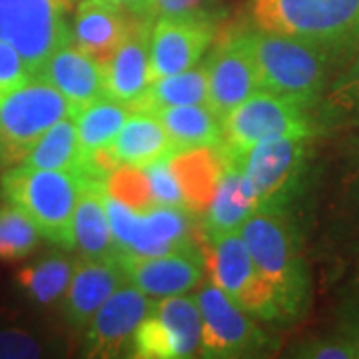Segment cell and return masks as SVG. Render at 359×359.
I'll return each mask as SVG.
<instances>
[{"label":"cell","mask_w":359,"mask_h":359,"mask_svg":"<svg viewBox=\"0 0 359 359\" xmlns=\"http://www.w3.org/2000/svg\"><path fill=\"white\" fill-rule=\"evenodd\" d=\"M205 271L231 302L259 320H278L280 309L266 278L256 268L240 231L205 236Z\"/></svg>","instance_id":"obj_9"},{"label":"cell","mask_w":359,"mask_h":359,"mask_svg":"<svg viewBox=\"0 0 359 359\" xmlns=\"http://www.w3.org/2000/svg\"><path fill=\"white\" fill-rule=\"evenodd\" d=\"M250 20L316 44L337 62L359 44V0H252Z\"/></svg>","instance_id":"obj_2"},{"label":"cell","mask_w":359,"mask_h":359,"mask_svg":"<svg viewBox=\"0 0 359 359\" xmlns=\"http://www.w3.org/2000/svg\"><path fill=\"white\" fill-rule=\"evenodd\" d=\"M218 18L158 16L150 28V82L194 68L216 39Z\"/></svg>","instance_id":"obj_12"},{"label":"cell","mask_w":359,"mask_h":359,"mask_svg":"<svg viewBox=\"0 0 359 359\" xmlns=\"http://www.w3.org/2000/svg\"><path fill=\"white\" fill-rule=\"evenodd\" d=\"M126 282L150 297L180 295L202 283L205 273L204 254L180 250L162 256H118Z\"/></svg>","instance_id":"obj_13"},{"label":"cell","mask_w":359,"mask_h":359,"mask_svg":"<svg viewBox=\"0 0 359 359\" xmlns=\"http://www.w3.org/2000/svg\"><path fill=\"white\" fill-rule=\"evenodd\" d=\"M224 154V152H222ZM257 202L238 164L224 154L216 188L202 212V226L205 236H222L240 231L248 219L256 214Z\"/></svg>","instance_id":"obj_21"},{"label":"cell","mask_w":359,"mask_h":359,"mask_svg":"<svg viewBox=\"0 0 359 359\" xmlns=\"http://www.w3.org/2000/svg\"><path fill=\"white\" fill-rule=\"evenodd\" d=\"M86 176L20 164L4 174L2 194L34 222L42 238L72 250V218Z\"/></svg>","instance_id":"obj_4"},{"label":"cell","mask_w":359,"mask_h":359,"mask_svg":"<svg viewBox=\"0 0 359 359\" xmlns=\"http://www.w3.org/2000/svg\"><path fill=\"white\" fill-rule=\"evenodd\" d=\"M347 339L353 344V349H355V358H359V327L355 332H351V334L347 335Z\"/></svg>","instance_id":"obj_36"},{"label":"cell","mask_w":359,"mask_h":359,"mask_svg":"<svg viewBox=\"0 0 359 359\" xmlns=\"http://www.w3.org/2000/svg\"><path fill=\"white\" fill-rule=\"evenodd\" d=\"M194 297L202 318L200 355L242 358L266 347L268 339L250 320V313L238 308L216 283H205Z\"/></svg>","instance_id":"obj_11"},{"label":"cell","mask_w":359,"mask_h":359,"mask_svg":"<svg viewBox=\"0 0 359 359\" xmlns=\"http://www.w3.org/2000/svg\"><path fill=\"white\" fill-rule=\"evenodd\" d=\"M130 114L132 110L128 104L114 102L110 98H100L78 110L74 114L78 140L90 160L110 148Z\"/></svg>","instance_id":"obj_27"},{"label":"cell","mask_w":359,"mask_h":359,"mask_svg":"<svg viewBox=\"0 0 359 359\" xmlns=\"http://www.w3.org/2000/svg\"><path fill=\"white\" fill-rule=\"evenodd\" d=\"M140 18L146 16L128 13L112 0H78L72 16V42L104 62Z\"/></svg>","instance_id":"obj_17"},{"label":"cell","mask_w":359,"mask_h":359,"mask_svg":"<svg viewBox=\"0 0 359 359\" xmlns=\"http://www.w3.org/2000/svg\"><path fill=\"white\" fill-rule=\"evenodd\" d=\"M36 76L44 78L54 88L60 90V94L76 108V112L88 104L106 98L102 62L78 48L74 42L54 52Z\"/></svg>","instance_id":"obj_20"},{"label":"cell","mask_w":359,"mask_h":359,"mask_svg":"<svg viewBox=\"0 0 359 359\" xmlns=\"http://www.w3.org/2000/svg\"><path fill=\"white\" fill-rule=\"evenodd\" d=\"M78 0H0V42L13 44L36 76L52 54L72 42Z\"/></svg>","instance_id":"obj_5"},{"label":"cell","mask_w":359,"mask_h":359,"mask_svg":"<svg viewBox=\"0 0 359 359\" xmlns=\"http://www.w3.org/2000/svg\"><path fill=\"white\" fill-rule=\"evenodd\" d=\"M202 347V318L194 295H168L152 302L136 327L130 355L138 359L194 358Z\"/></svg>","instance_id":"obj_10"},{"label":"cell","mask_w":359,"mask_h":359,"mask_svg":"<svg viewBox=\"0 0 359 359\" xmlns=\"http://www.w3.org/2000/svg\"><path fill=\"white\" fill-rule=\"evenodd\" d=\"M178 152L170 140L162 122L150 112H132L124 126L116 134L110 148L92 158L98 176L106 178L120 166H146L164 156Z\"/></svg>","instance_id":"obj_16"},{"label":"cell","mask_w":359,"mask_h":359,"mask_svg":"<svg viewBox=\"0 0 359 359\" xmlns=\"http://www.w3.org/2000/svg\"><path fill=\"white\" fill-rule=\"evenodd\" d=\"M150 308V295L132 283L120 285L88 321L86 353L92 358H112L130 347L132 335Z\"/></svg>","instance_id":"obj_15"},{"label":"cell","mask_w":359,"mask_h":359,"mask_svg":"<svg viewBox=\"0 0 359 359\" xmlns=\"http://www.w3.org/2000/svg\"><path fill=\"white\" fill-rule=\"evenodd\" d=\"M178 152L218 148L222 144V118L208 104L168 106L154 112Z\"/></svg>","instance_id":"obj_25"},{"label":"cell","mask_w":359,"mask_h":359,"mask_svg":"<svg viewBox=\"0 0 359 359\" xmlns=\"http://www.w3.org/2000/svg\"><path fill=\"white\" fill-rule=\"evenodd\" d=\"M112 2L136 16L152 18V0H112Z\"/></svg>","instance_id":"obj_35"},{"label":"cell","mask_w":359,"mask_h":359,"mask_svg":"<svg viewBox=\"0 0 359 359\" xmlns=\"http://www.w3.org/2000/svg\"><path fill=\"white\" fill-rule=\"evenodd\" d=\"M154 18H140L126 40L104 60L106 98L132 104L150 84V28Z\"/></svg>","instance_id":"obj_18"},{"label":"cell","mask_w":359,"mask_h":359,"mask_svg":"<svg viewBox=\"0 0 359 359\" xmlns=\"http://www.w3.org/2000/svg\"><path fill=\"white\" fill-rule=\"evenodd\" d=\"M126 283L118 257H82L65 294V316L74 327H86L104 302Z\"/></svg>","instance_id":"obj_19"},{"label":"cell","mask_w":359,"mask_h":359,"mask_svg":"<svg viewBox=\"0 0 359 359\" xmlns=\"http://www.w3.org/2000/svg\"><path fill=\"white\" fill-rule=\"evenodd\" d=\"M208 68V106L219 118L233 110L259 88L254 60L244 32L231 34L219 44L205 62Z\"/></svg>","instance_id":"obj_14"},{"label":"cell","mask_w":359,"mask_h":359,"mask_svg":"<svg viewBox=\"0 0 359 359\" xmlns=\"http://www.w3.org/2000/svg\"><path fill=\"white\" fill-rule=\"evenodd\" d=\"M76 108L50 82L32 76L26 84L4 92L0 100V154L6 162H22L46 130Z\"/></svg>","instance_id":"obj_7"},{"label":"cell","mask_w":359,"mask_h":359,"mask_svg":"<svg viewBox=\"0 0 359 359\" xmlns=\"http://www.w3.org/2000/svg\"><path fill=\"white\" fill-rule=\"evenodd\" d=\"M309 112V108L290 98L257 90L222 118L219 150L226 156H236L268 138H313L320 124Z\"/></svg>","instance_id":"obj_6"},{"label":"cell","mask_w":359,"mask_h":359,"mask_svg":"<svg viewBox=\"0 0 359 359\" xmlns=\"http://www.w3.org/2000/svg\"><path fill=\"white\" fill-rule=\"evenodd\" d=\"M294 355L313 359H353L355 349L349 339H313L295 347Z\"/></svg>","instance_id":"obj_34"},{"label":"cell","mask_w":359,"mask_h":359,"mask_svg":"<svg viewBox=\"0 0 359 359\" xmlns=\"http://www.w3.org/2000/svg\"><path fill=\"white\" fill-rule=\"evenodd\" d=\"M0 100H2V94H0Z\"/></svg>","instance_id":"obj_37"},{"label":"cell","mask_w":359,"mask_h":359,"mask_svg":"<svg viewBox=\"0 0 359 359\" xmlns=\"http://www.w3.org/2000/svg\"><path fill=\"white\" fill-rule=\"evenodd\" d=\"M39 242V228L20 208L11 202L0 204V259H22L36 250Z\"/></svg>","instance_id":"obj_29"},{"label":"cell","mask_w":359,"mask_h":359,"mask_svg":"<svg viewBox=\"0 0 359 359\" xmlns=\"http://www.w3.org/2000/svg\"><path fill=\"white\" fill-rule=\"evenodd\" d=\"M22 164L44 170H66L98 176L92 168V160L80 146L74 116H66L46 130L22 158Z\"/></svg>","instance_id":"obj_24"},{"label":"cell","mask_w":359,"mask_h":359,"mask_svg":"<svg viewBox=\"0 0 359 359\" xmlns=\"http://www.w3.org/2000/svg\"><path fill=\"white\" fill-rule=\"evenodd\" d=\"M34 76L22 54L8 42H0V94L26 84Z\"/></svg>","instance_id":"obj_31"},{"label":"cell","mask_w":359,"mask_h":359,"mask_svg":"<svg viewBox=\"0 0 359 359\" xmlns=\"http://www.w3.org/2000/svg\"><path fill=\"white\" fill-rule=\"evenodd\" d=\"M42 344L28 332L22 330H0V358L20 359V358H40Z\"/></svg>","instance_id":"obj_33"},{"label":"cell","mask_w":359,"mask_h":359,"mask_svg":"<svg viewBox=\"0 0 359 359\" xmlns=\"http://www.w3.org/2000/svg\"><path fill=\"white\" fill-rule=\"evenodd\" d=\"M240 236L276 295L280 318H295L308 302V271L294 224L282 210H257Z\"/></svg>","instance_id":"obj_3"},{"label":"cell","mask_w":359,"mask_h":359,"mask_svg":"<svg viewBox=\"0 0 359 359\" xmlns=\"http://www.w3.org/2000/svg\"><path fill=\"white\" fill-rule=\"evenodd\" d=\"M316 112L320 128L359 126V44L337 65Z\"/></svg>","instance_id":"obj_23"},{"label":"cell","mask_w":359,"mask_h":359,"mask_svg":"<svg viewBox=\"0 0 359 359\" xmlns=\"http://www.w3.org/2000/svg\"><path fill=\"white\" fill-rule=\"evenodd\" d=\"M74 268L76 262L62 256H52L20 269L16 280L34 302L46 306L66 294Z\"/></svg>","instance_id":"obj_28"},{"label":"cell","mask_w":359,"mask_h":359,"mask_svg":"<svg viewBox=\"0 0 359 359\" xmlns=\"http://www.w3.org/2000/svg\"><path fill=\"white\" fill-rule=\"evenodd\" d=\"M259 88L316 110L337 58L306 40L264 28L244 30Z\"/></svg>","instance_id":"obj_1"},{"label":"cell","mask_w":359,"mask_h":359,"mask_svg":"<svg viewBox=\"0 0 359 359\" xmlns=\"http://www.w3.org/2000/svg\"><path fill=\"white\" fill-rule=\"evenodd\" d=\"M339 198L349 216L359 219V138L349 142L339 178Z\"/></svg>","instance_id":"obj_30"},{"label":"cell","mask_w":359,"mask_h":359,"mask_svg":"<svg viewBox=\"0 0 359 359\" xmlns=\"http://www.w3.org/2000/svg\"><path fill=\"white\" fill-rule=\"evenodd\" d=\"M311 138L278 136L250 146L231 158L244 174L259 210H282L297 192L306 172Z\"/></svg>","instance_id":"obj_8"},{"label":"cell","mask_w":359,"mask_h":359,"mask_svg":"<svg viewBox=\"0 0 359 359\" xmlns=\"http://www.w3.org/2000/svg\"><path fill=\"white\" fill-rule=\"evenodd\" d=\"M72 242L84 257H118L100 176H86L72 218Z\"/></svg>","instance_id":"obj_22"},{"label":"cell","mask_w":359,"mask_h":359,"mask_svg":"<svg viewBox=\"0 0 359 359\" xmlns=\"http://www.w3.org/2000/svg\"><path fill=\"white\" fill-rule=\"evenodd\" d=\"M208 102V68L194 66L178 74H170L152 80L142 92L138 100L130 104L132 112L154 114L168 106H188V104Z\"/></svg>","instance_id":"obj_26"},{"label":"cell","mask_w":359,"mask_h":359,"mask_svg":"<svg viewBox=\"0 0 359 359\" xmlns=\"http://www.w3.org/2000/svg\"><path fill=\"white\" fill-rule=\"evenodd\" d=\"M158 16L218 18V0H152V18Z\"/></svg>","instance_id":"obj_32"}]
</instances>
